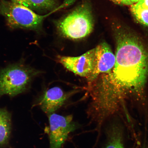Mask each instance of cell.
Wrapping results in <instances>:
<instances>
[{"label": "cell", "instance_id": "cell-1", "mask_svg": "<svg viewBox=\"0 0 148 148\" xmlns=\"http://www.w3.org/2000/svg\"><path fill=\"white\" fill-rule=\"evenodd\" d=\"M115 64L110 73L88 83V110L98 119L115 113L124 96L143 90L148 76V51L136 36L121 32L116 38Z\"/></svg>", "mask_w": 148, "mask_h": 148}, {"label": "cell", "instance_id": "cell-2", "mask_svg": "<svg viewBox=\"0 0 148 148\" xmlns=\"http://www.w3.org/2000/svg\"><path fill=\"white\" fill-rule=\"evenodd\" d=\"M24 61L0 69V97L7 95L12 98L27 92L33 79L41 73Z\"/></svg>", "mask_w": 148, "mask_h": 148}, {"label": "cell", "instance_id": "cell-3", "mask_svg": "<svg viewBox=\"0 0 148 148\" xmlns=\"http://www.w3.org/2000/svg\"><path fill=\"white\" fill-rule=\"evenodd\" d=\"M69 5L68 2L64 3L49 13L40 15L23 5L6 0H0V14L5 18L7 25L12 29H22L37 31L42 22L53 13Z\"/></svg>", "mask_w": 148, "mask_h": 148}, {"label": "cell", "instance_id": "cell-4", "mask_svg": "<svg viewBox=\"0 0 148 148\" xmlns=\"http://www.w3.org/2000/svg\"><path fill=\"white\" fill-rule=\"evenodd\" d=\"M93 26L91 9L87 3H84L61 20L58 28L63 36L71 39L77 40L89 35Z\"/></svg>", "mask_w": 148, "mask_h": 148}, {"label": "cell", "instance_id": "cell-5", "mask_svg": "<svg viewBox=\"0 0 148 148\" xmlns=\"http://www.w3.org/2000/svg\"><path fill=\"white\" fill-rule=\"evenodd\" d=\"M49 129V148H61L69 135L78 128L71 115L62 116L56 114H48Z\"/></svg>", "mask_w": 148, "mask_h": 148}, {"label": "cell", "instance_id": "cell-6", "mask_svg": "<svg viewBox=\"0 0 148 148\" xmlns=\"http://www.w3.org/2000/svg\"><path fill=\"white\" fill-rule=\"evenodd\" d=\"M95 49L90 50L77 57L58 55L59 62L69 71L79 76L87 78L91 74L95 66Z\"/></svg>", "mask_w": 148, "mask_h": 148}, {"label": "cell", "instance_id": "cell-7", "mask_svg": "<svg viewBox=\"0 0 148 148\" xmlns=\"http://www.w3.org/2000/svg\"><path fill=\"white\" fill-rule=\"evenodd\" d=\"M95 49V66L92 73L87 78L88 83L91 82L101 74L110 73L115 64V55L106 42L100 44Z\"/></svg>", "mask_w": 148, "mask_h": 148}, {"label": "cell", "instance_id": "cell-8", "mask_svg": "<svg viewBox=\"0 0 148 148\" xmlns=\"http://www.w3.org/2000/svg\"><path fill=\"white\" fill-rule=\"evenodd\" d=\"M68 96L58 87L46 90L37 101L42 110L48 114L53 113L64 104Z\"/></svg>", "mask_w": 148, "mask_h": 148}, {"label": "cell", "instance_id": "cell-9", "mask_svg": "<svg viewBox=\"0 0 148 148\" xmlns=\"http://www.w3.org/2000/svg\"><path fill=\"white\" fill-rule=\"evenodd\" d=\"M12 130V114L6 108H0V148L8 147Z\"/></svg>", "mask_w": 148, "mask_h": 148}, {"label": "cell", "instance_id": "cell-10", "mask_svg": "<svg viewBox=\"0 0 148 148\" xmlns=\"http://www.w3.org/2000/svg\"><path fill=\"white\" fill-rule=\"evenodd\" d=\"M13 2L23 5L33 11L44 12L53 10L58 8L56 0H11Z\"/></svg>", "mask_w": 148, "mask_h": 148}, {"label": "cell", "instance_id": "cell-11", "mask_svg": "<svg viewBox=\"0 0 148 148\" xmlns=\"http://www.w3.org/2000/svg\"><path fill=\"white\" fill-rule=\"evenodd\" d=\"M108 140L105 148H125L118 131L112 128L109 131Z\"/></svg>", "mask_w": 148, "mask_h": 148}, {"label": "cell", "instance_id": "cell-12", "mask_svg": "<svg viewBox=\"0 0 148 148\" xmlns=\"http://www.w3.org/2000/svg\"><path fill=\"white\" fill-rule=\"evenodd\" d=\"M131 10L137 20L140 23L148 26V9L131 5Z\"/></svg>", "mask_w": 148, "mask_h": 148}, {"label": "cell", "instance_id": "cell-13", "mask_svg": "<svg viewBox=\"0 0 148 148\" xmlns=\"http://www.w3.org/2000/svg\"><path fill=\"white\" fill-rule=\"evenodd\" d=\"M134 5L140 8L148 9V0H140Z\"/></svg>", "mask_w": 148, "mask_h": 148}, {"label": "cell", "instance_id": "cell-14", "mask_svg": "<svg viewBox=\"0 0 148 148\" xmlns=\"http://www.w3.org/2000/svg\"><path fill=\"white\" fill-rule=\"evenodd\" d=\"M111 1L118 4L121 5H132L133 3L130 0H111Z\"/></svg>", "mask_w": 148, "mask_h": 148}, {"label": "cell", "instance_id": "cell-15", "mask_svg": "<svg viewBox=\"0 0 148 148\" xmlns=\"http://www.w3.org/2000/svg\"><path fill=\"white\" fill-rule=\"evenodd\" d=\"M132 3L138 2L140 0H130Z\"/></svg>", "mask_w": 148, "mask_h": 148}]
</instances>
